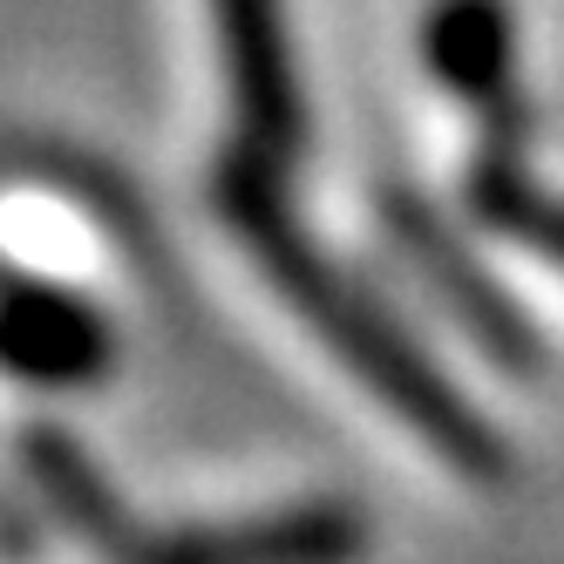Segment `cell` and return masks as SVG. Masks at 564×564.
I'll list each match as a JSON object with an SVG mask.
<instances>
[{
	"mask_svg": "<svg viewBox=\"0 0 564 564\" xmlns=\"http://www.w3.org/2000/svg\"><path fill=\"white\" fill-rule=\"evenodd\" d=\"M482 212H490L503 231H517L531 252L564 265V205H551V197L523 191V184H497V191H482Z\"/></svg>",
	"mask_w": 564,
	"mask_h": 564,
	"instance_id": "obj_1",
	"label": "cell"
}]
</instances>
